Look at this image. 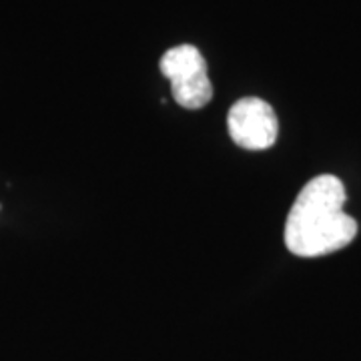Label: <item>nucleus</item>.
Here are the masks:
<instances>
[{"label":"nucleus","instance_id":"2","mask_svg":"<svg viewBox=\"0 0 361 361\" xmlns=\"http://www.w3.org/2000/svg\"><path fill=\"white\" fill-rule=\"evenodd\" d=\"M159 68L163 77L171 82V94L175 103L189 109L199 111L213 99V85L207 75V63L201 51L193 44H179L169 49Z\"/></svg>","mask_w":361,"mask_h":361},{"label":"nucleus","instance_id":"3","mask_svg":"<svg viewBox=\"0 0 361 361\" xmlns=\"http://www.w3.org/2000/svg\"><path fill=\"white\" fill-rule=\"evenodd\" d=\"M227 130L237 147L247 151H267L277 141L279 121L267 101L245 97L229 109Z\"/></svg>","mask_w":361,"mask_h":361},{"label":"nucleus","instance_id":"1","mask_svg":"<svg viewBox=\"0 0 361 361\" xmlns=\"http://www.w3.org/2000/svg\"><path fill=\"white\" fill-rule=\"evenodd\" d=\"M348 193L336 175H319L299 191L285 221V247L297 257H323L348 247L357 221L345 213Z\"/></svg>","mask_w":361,"mask_h":361}]
</instances>
